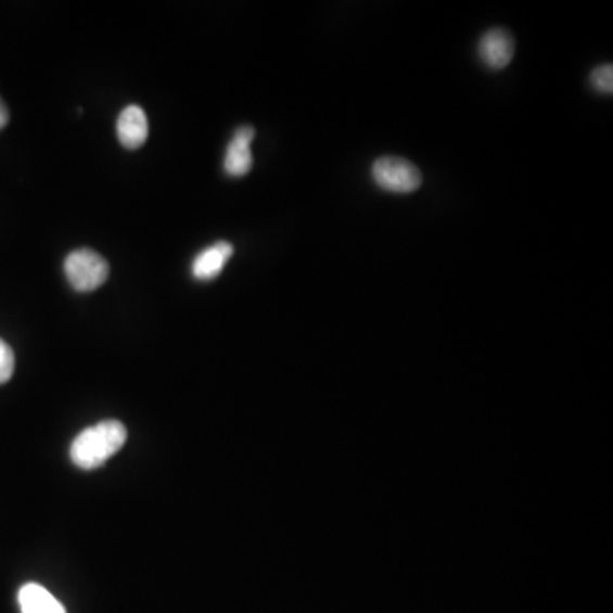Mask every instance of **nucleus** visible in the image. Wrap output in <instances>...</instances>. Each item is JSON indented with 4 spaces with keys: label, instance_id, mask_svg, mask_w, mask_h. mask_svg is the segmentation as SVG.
<instances>
[{
    "label": "nucleus",
    "instance_id": "obj_1",
    "mask_svg": "<svg viewBox=\"0 0 613 613\" xmlns=\"http://www.w3.org/2000/svg\"><path fill=\"white\" fill-rule=\"evenodd\" d=\"M125 424L116 420L101 421L86 427L71 445V459L82 471L101 468L127 444Z\"/></svg>",
    "mask_w": 613,
    "mask_h": 613
},
{
    "label": "nucleus",
    "instance_id": "obj_2",
    "mask_svg": "<svg viewBox=\"0 0 613 613\" xmlns=\"http://www.w3.org/2000/svg\"><path fill=\"white\" fill-rule=\"evenodd\" d=\"M64 271L72 289L89 293L104 285L110 277V265L95 251L77 250L65 257Z\"/></svg>",
    "mask_w": 613,
    "mask_h": 613
},
{
    "label": "nucleus",
    "instance_id": "obj_3",
    "mask_svg": "<svg viewBox=\"0 0 613 613\" xmlns=\"http://www.w3.org/2000/svg\"><path fill=\"white\" fill-rule=\"evenodd\" d=\"M373 181L391 193L408 194L420 190L423 176L414 164L400 157H380L372 166Z\"/></svg>",
    "mask_w": 613,
    "mask_h": 613
},
{
    "label": "nucleus",
    "instance_id": "obj_4",
    "mask_svg": "<svg viewBox=\"0 0 613 613\" xmlns=\"http://www.w3.org/2000/svg\"><path fill=\"white\" fill-rule=\"evenodd\" d=\"M256 131L253 127H241L235 130L234 137L227 146L226 158H224V169L232 178H241L253 169V143Z\"/></svg>",
    "mask_w": 613,
    "mask_h": 613
},
{
    "label": "nucleus",
    "instance_id": "obj_5",
    "mask_svg": "<svg viewBox=\"0 0 613 613\" xmlns=\"http://www.w3.org/2000/svg\"><path fill=\"white\" fill-rule=\"evenodd\" d=\"M514 55V41L510 33L501 28L484 33L480 41V56L489 68L507 67Z\"/></svg>",
    "mask_w": 613,
    "mask_h": 613
},
{
    "label": "nucleus",
    "instance_id": "obj_6",
    "mask_svg": "<svg viewBox=\"0 0 613 613\" xmlns=\"http://www.w3.org/2000/svg\"><path fill=\"white\" fill-rule=\"evenodd\" d=\"M119 143L128 151L140 149L149 139V122L145 112L137 104L125 107L116 123Z\"/></svg>",
    "mask_w": 613,
    "mask_h": 613
},
{
    "label": "nucleus",
    "instance_id": "obj_7",
    "mask_svg": "<svg viewBox=\"0 0 613 613\" xmlns=\"http://www.w3.org/2000/svg\"><path fill=\"white\" fill-rule=\"evenodd\" d=\"M232 254H234V245L230 242H215L214 245L206 247L199 256L194 257L191 273L200 281L215 280L218 274L222 273Z\"/></svg>",
    "mask_w": 613,
    "mask_h": 613
},
{
    "label": "nucleus",
    "instance_id": "obj_8",
    "mask_svg": "<svg viewBox=\"0 0 613 613\" xmlns=\"http://www.w3.org/2000/svg\"><path fill=\"white\" fill-rule=\"evenodd\" d=\"M23 613H67L65 606L47 588L36 583H26L17 595Z\"/></svg>",
    "mask_w": 613,
    "mask_h": 613
},
{
    "label": "nucleus",
    "instance_id": "obj_9",
    "mask_svg": "<svg viewBox=\"0 0 613 613\" xmlns=\"http://www.w3.org/2000/svg\"><path fill=\"white\" fill-rule=\"evenodd\" d=\"M591 84H593L595 89H597V91L605 92V94H612L613 65L605 64L595 68V71L591 72Z\"/></svg>",
    "mask_w": 613,
    "mask_h": 613
},
{
    "label": "nucleus",
    "instance_id": "obj_10",
    "mask_svg": "<svg viewBox=\"0 0 613 613\" xmlns=\"http://www.w3.org/2000/svg\"><path fill=\"white\" fill-rule=\"evenodd\" d=\"M14 367H16L14 352L4 340H0V385L11 380Z\"/></svg>",
    "mask_w": 613,
    "mask_h": 613
},
{
    "label": "nucleus",
    "instance_id": "obj_11",
    "mask_svg": "<svg viewBox=\"0 0 613 613\" xmlns=\"http://www.w3.org/2000/svg\"><path fill=\"white\" fill-rule=\"evenodd\" d=\"M9 123V112L5 107L4 101L0 100V130Z\"/></svg>",
    "mask_w": 613,
    "mask_h": 613
}]
</instances>
